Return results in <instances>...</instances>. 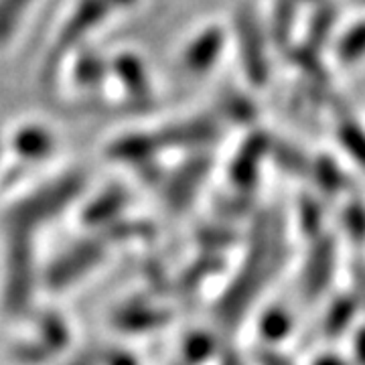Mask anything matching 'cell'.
<instances>
[{
  "mask_svg": "<svg viewBox=\"0 0 365 365\" xmlns=\"http://www.w3.org/2000/svg\"><path fill=\"white\" fill-rule=\"evenodd\" d=\"M83 187L86 177L79 170L67 173L63 177L43 185L6 211V234L33 235L37 227L51 222L57 213H61L83 191Z\"/></svg>",
  "mask_w": 365,
  "mask_h": 365,
  "instance_id": "cell-1",
  "label": "cell"
},
{
  "mask_svg": "<svg viewBox=\"0 0 365 365\" xmlns=\"http://www.w3.org/2000/svg\"><path fill=\"white\" fill-rule=\"evenodd\" d=\"M6 280L4 307L13 314L25 313L31 307L35 270H33V235L6 234Z\"/></svg>",
  "mask_w": 365,
  "mask_h": 365,
  "instance_id": "cell-2",
  "label": "cell"
},
{
  "mask_svg": "<svg viewBox=\"0 0 365 365\" xmlns=\"http://www.w3.org/2000/svg\"><path fill=\"white\" fill-rule=\"evenodd\" d=\"M106 248H108V240L100 234L98 237H88L76 244L71 250H67L63 256H59L53 262L47 272L49 288L61 290L73 284L81 276H86L96 264L102 262L106 256Z\"/></svg>",
  "mask_w": 365,
  "mask_h": 365,
  "instance_id": "cell-3",
  "label": "cell"
},
{
  "mask_svg": "<svg viewBox=\"0 0 365 365\" xmlns=\"http://www.w3.org/2000/svg\"><path fill=\"white\" fill-rule=\"evenodd\" d=\"M235 35L240 39V55L248 78L256 83H262L268 78L266 41L260 21L250 6H242L235 14Z\"/></svg>",
  "mask_w": 365,
  "mask_h": 365,
  "instance_id": "cell-4",
  "label": "cell"
},
{
  "mask_svg": "<svg viewBox=\"0 0 365 365\" xmlns=\"http://www.w3.org/2000/svg\"><path fill=\"white\" fill-rule=\"evenodd\" d=\"M110 13L112 9L106 0H79L76 11L59 33L55 49L59 53L71 51L78 43H81V39H86L91 31L102 25Z\"/></svg>",
  "mask_w": 365,
  "mask_h": 365,
  "instance_id": "cell-5",
  "label": "cell"
},
{
  "mask_svg": "<svg viewBox=\"0 0 365 365\" xmlns=\"http://www.w3.org/2000/svg\"><path fill=\"white\" fill-rule=\"evenodd\" d=\"M225 45V33L220 26H207L205 31H201L195 39L185 47L181 55V66L185 71L201 76L207 69L215 66V61L220 59Z\"/></svg>",
  "mask_w": 365,
  "mask_h": 365,
  "instance_id": "cell-6",
  "label": "cell"
},
{
  "mask_svg": "<svg viewBox=\"0 0 365 365\" xmlns=\"http://www.w3.org/2000/svg\"><path fill=\"white\" fill-rule=\"evenodd\" d=\"M67 343L66 323L57 314H45L39 321V337L33 343L16 347L14 357L23 364H37L53 353H57Z\"/></svg>",
  "mask_w": 365,
  "mask_h": 365,
  "instance_id": "cell-7",
  "label": "cell"
},
{
  "mask_svg": "<svg viewBox=\"0 0 365 365\" xmlns=\"http://www.w3.org/2000/svg\"><path fill=\"white\" fill-rule=\"evenodd\" d=\"M112 73L116 76L118 81L124 86L126 93L144 102L150 98V81L146 76V67H144L143 59L134 53H120L116 59L110 63Z\"/></svg>",
  "mask_w": 365,
  "mask_h": 365,
  "instance_id": "cell-8",
  "label": "cell"
},
{
  "mask_svg": "<svg viewBox=\"0 0 365 365\" xmlns=\"http://www.w3.org/2000/svg\"><path fill=\"white\" fill-rule=\"evenodd\" d=\"M157 136L155 134H128L120 136L108 146V157L126 163H140L157 150Z\"/></svg>",
  "mask_w": 365,
  "mask_h": 365,
  "instance_id": "cell-9",
  "label": "cell"
},
{
  "mask_svg": "<svg viewBox=\"0 0 365 365\" xmlns=\"http://www.w3.org/2000/svg\"><path fill=\"white\" fill-rule=\"evenodd\" d=\"M126 203V195L122 189H108L100 197H96L90 203V207L83 211V222L91 225H110L118 222V213L122 211Z\"/></svg>",
  "mask_w": 365,
  "mask_h": 365,
  "instance_id": "cell-10",
  "label": "cell"
},
{
  "mask_svg": "<svg viewBox=\"0 0 365 365\" xmlns=\"http://www.w3.org/2000/svg\"><path fill=\"white\" fill-rule=\"evenodd\" d=\"M14 148L25 158H45L53 148V136L41 126H25L14 136Z\"/></svg>",
  "mask_w": 365,
  "mask_h": 365,
  "instance_id": "cell-11",
  "label": "cell"
},
{
  "mask_svg": "<svg viewBox=\"0 0 365 365\" xmlns=\"http://www.w3.org/2000/svg\"><path fill=\"white\" fill-rule=\"evenodd\" d=\"M108 71H112L110 63L100 53L83 51L79 53L76 63H73V81L78 86H83V88H88V86L91 88V86L102 83L108 76Z\"/></svg>",
  "mask_w": 365,
  "mask_h": 365,
  "instance_id": "cell-12",
  "label": "cell"
},
{
  "mask_svg": "<svg viewBox=\"0 0 365 365\" xmlns=\"http://www.w3.org/2000/svg\"><path fill=\"white\" fill-rule=\"evenodd\" d=\"M297 23V2L294 0H276L272 19H270V39L278 47H288Z\"/></svg>",
  "mask_w": 365,
  "mask_h": 365,
  "instance_id": "cell-13",
  "label": "cell"
},
{
  "mask_svg": "<svg viewBox=\"0 0 365 365\" xmlns=\"http://www.w3.org/2000/svg\"><path fill=\"white\" fill-rule=\"evenodd\" d=\"M335 23H337V9L331 2H321L317 13L311 19L309 33H307V45L319 51L329 39Z\"/></svg>",
  "mask_w": 365,
  "mask_h": 365,
  "instance_id": "cell-14",
  "label": "cell"
},
{
  "mask_svg": "<svg viewBox=\"0 0 365 365\" xmlns=\"http://www.w3.org/2000/svg\"><path fill=\"white\" fill-rule=\"evenodd\" d=\"M335 55L341 63L349 66L359 61L365 55V21L364 23H357L351 26L349 31H345L341 35V39L337 41V47H335Z\"/></svg>",
  "mask_w": 365,
  "mask_h": 365,
  "instance_id": "cell-15",
  "label": "cell"
},
{
  "mask_svg": "<svg viewBox=\"0 0 365 365\" xmlns=\"http://www.w3.org/2000/svg\"><path fill=\"white\" fill-rule=\"evenodd\" d=\"M31 2L33 0H0V47L13 39Z\"/></svg>",
  "mask_w": 365,
  "mask_h": 365,
  "instance_id": "cell-16",
  "label": "cell"
},
{
  "mask_svg": "<svg viewBox=\"0 0 365 365\" xmlns=\"http://www.w3.org/2000/svg\"><path fill=\"white\" fill-rule=\"evenodd\" d=\"M106 353L108 351H100V349L83 351L66 365H106Z\"/></svg>",
  "mask_w": 365,
  "mask_h": 365,
  "instance_id": "cell-17",
  "label": "cell"
},
{
  "mask_svg": "<svg viewBox=\"0 0 365 365\" xmlns=\"http://www.w3.org/2000/svg\"><path fill=\"white\" fill-rule=\"evenodd\" d=\"M106 365H136L134 359L126 353H116V351H108L106 353Z\"/></svg>",
  "mask_w": 365,
  "mask_h": 365,
  "instance_id": "cell-18",
  "label": "cell"
},
{
  "mask_svg": "<svg viewBox=\"0 0 365 365\" xmlns=\"http://www.w3.org/2000/svg\"><path fill=\"white\" fill-rule=\"evenodd\" d=\"M106 2L110 4L112 11H120V9H130L138 0H106Z\"/></svg>",
  "mask_w": 365,
  "mask_h": 365,
  "instance_id": "cell-19",
  "label": "cell"
},
{
  "mask_svg": "<svg viewBox=\"0 0 365 365\" xmlns=\"http://www.w3.org/2000/svg\"><path fill=\"white\" fill-rule=\"evenodd\" d=\"M294 2H311V0H294Z\"/></svg>",
  "mask_w": 365,
  "mask_h": 365,
  "instance_id": "cell-20",
  "label": "cell"
},
{
  "mask_svg": "<svg viewBox=\"0 0 365 365\" xmlns=\"http://www.w3.org/2000/svg\"><path fill=\"white\" fill-rule=\"evenodd\" d=\"M357 2H361V4H365V0H357Z\"/></svg>",
  "mask_w": 365,
  "mask_h": 365,
  "instance_id": "cell-21",
  "label": "cell"
}]
</instances>
